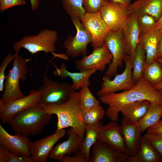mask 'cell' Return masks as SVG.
I'll return each mask as SVG.
<instances>
[{
	"mask_svg": "<svg viewBox=\"0 0 162 162\" xmlns=\"http://www.w3.org/2000/svg\"><path fill=\"white\" fill-rule=\"evenodd\" d=\"M122 28L126 44L127 55L132 56L140 42L141 33L137 23V16L130 14Z\"/></svg>",
	"mask_w": 162,
	"mask_h": 162,
	"instance_id": "20",
	"label": "cell"
},
{
	"mask_svg": "<svg viewBox=\"0 0 162 162\" xmlns=\"http://www.w3.org/2000/svg\"><path fill=\"white\" fill-rule=\"evenodd\" d=\"M146 132L147 133H162V120H160L154 125L148 128Z\"/></svg>",
	"mask_w": 162,
	"mask_h": 162,
	"instance_id": "40",
	"label": "cell"
},
{
	"mask_svg": "<svg viewBox=\"0 0 162 162\" xmlns=\"http://www.w3.org/2000/svg\"><path fill=\"white\" fill-rule=\"evenodd\" d=\"M150 104L146 100L137 101L125 106L120 112L123 118L136 122L145 115Z\"/></svg>",
	"mask_w": 162,
	"mask_h": 162,
	"instance_id": "26",
	"label": "cell"
},
{
	"mask_svg": "<svg viewBox=\"0 0 162 162\" xmlns=\"http://www.w3.org/2000/svg\"><path fill=\"white\" fill-rule=\"evenodd\" d=\"M31 142L28 136L19 133L9 134L0 124V143L16 154L30 157Z\"/></svg>",
	"mask_w": 162,
	"mask_h": 162,
	"instance_id": "16",
	"label": "cell"
},
{
	"mask_svg": "<svg viewBox=\"0 0 162 162\" xmlns=\"http://www.w3.org/2000/svg\"><path fill=\"white\" fill-rule=\"evenodd\" d=\"M40 96L39 90H32L27 96L5 103L0 100V119L2 123H8L18 113L38 105Z\"/></svg>",
	"mask_w": 162,
	"mask_h": 162,
	"instance_id": "10",
	"label": "cell"
},
{
	"mask_svg": "<svg viewBox=\"0 0 162 162\" xmlns=\"http://www.w3.org/2000/svg\"><path fill=\"white\" fill-rule=\"evenodd\" d=\"M161 162V156L146 138L141 136L138 152L134 156H129L127 162Z\"/></svg>",
	"mask_w": 162,
	"mask_h": 162,
	"instance_id": "23",
	"label": "cell"
},
{
	"mask_svg": "<svg viewBox=\"0 0 162 162\" xmlns=\"http://www.w3.org/2000/svg\"><path fill=\"white\" fill-rule=\"evenodd\" d=\"M52 115L38 105L18 113L8 123L16 133L28 136L35 135L48 124Z\"/></svg>",
	"mask_w": 162,
	"mask_h": 162,
	"instance_id": "3",
	"label": "cell"
},
{
	"mask_svg": "<svg viewBox=\"0 0 162 162\" xmlns=\"http://www.w3.org/2000/svg\"><path fill=\"white\" fill-rule=\"evenodd\" d=\"M42 107L46 112L57 116V130L70 127L80 138L84 139L85 125L82 117L79 91H75L69 99L62 104H51Z\"/></svg>",
	"mask_w": 162,
	"mask_h": 162,
	"instance_id": "2",
	"label": "cell"
},
{
	"mask_svg": "<svg viewBox=\"0 0 162 162\" xmlns=\"http://www.w3.org/2000/svg\"><path fill=\"white\" fill-rule=\"evenodd\" d=\"M0 162H33L30 157H22L0 145Z\"/></svg>",
	"mask_w": 162,
	"mask_h": 162,
	"instance_id": "34",
	"label": "cell"
},
{
	"mask_svg": "<svg viewBox=\"0 0 162 162\" xmlns=\"http://www.w3.org/2000/svg\"><path fill=\"white\" fill-rule=\"evenodd\" d=\"M154 87L158 90L162 88V82L159 84L154 86Z\"/></svg>",
	"mask_w": 162,
	"mask_h": 162,
	"instance_id": "45",
	"label": "cell"
},
{
	"mask_svg": "<svg viewBox=\"0 0 162 162\" xmlns=\"http://www.w3.org/2000/svg\"><path fill=\"white\" fill-rule=\"evenodd\" d=\"M136 16L141 33H148L158 28L157 21L153 16L147 14H143Z\"/></svg>",
	"mask_w": 162,
	"mask_h": 162,
	"instance_id": "33",
	"label": "cell"
},
{
	"mask_svg": "<svg viewBox=\"0 0 162 162\" xmlns=\"http://www.w3.org/2000/svg\"><path fill=\"white\" fill-rule=\"evenodd\" d=\"M58 39V34L56 31L45 28L40 31L37 34L23 37L15 42L12 47L15 52H19L21 49L23 48L32 54L40 52H50L54 58L67 61L68 58L66 54L55 52Z\"/></svg>",
	"mask_w": 162,
	"mask_h": 162,
	"instance_id": "4",
	"label": "cell"
},
{
	"mask_svg": "<svg viewBox=\"0 0 162 162\" xmlns=\"http://www.w3.org/2000/svg\"><path fill=\"white\" fill-rule=\"evenodd\" d=\"M157 60L162 65V59H157Z\"/></svg>",
	"mask_w": 162,
	"mask_h": 162,
	"instance_id": "46",
	"label": "cell"
},
{
	"mask_svg": "<svg viewBox=\"0 0 162 162\" xmlns=\"http://www.w3.org/2000/svg\"><path fill=\"white\" fill-rule=\"evenodd\" d=\"M76 30L75 36H68L64 41L66 49V55L72 58L82 56L86 55L88 45L91 43V35L82 24L80 19L76 17L70 18Z\"/></svg>",
	"mask_w": 162,
	"mask_h": 162,
	"instance_id": "9",
	"label": "cell"
},
{
	"mask_svg": "<svg viewBox=\"0 0 162 162\" xmlns=\"http://www.w3.org/2000/svg\"><path fill=\"white\" fill-rule=\"evenodd\" d=\"M102 123L99 122L93 125H85V136L80 146V152L89 162L90 157L91 148L97 141Z\"/></svg>",
	"mask_w": 162,
	"mask_h": 162,
	"instance_id": "25",
	"label": "cell"
},
{
	"mask_svg": "<svg viewBox=\"0 0 162 162\" xmlns=\"http://www.w3.org/2000/svg\"><path fill=\"white\" fill-rule=\"evenodd\" d=\"M157 59H162V32L160 35L157 47Z\"/></svg>",
	"mask_w": 162,
	"mask_h": 162,
	"instance_id": "41",
	"label": "cell"
},
{
	"mask_svg": "<svg viewBox=\"0 0 162 162\" xmlns=\"http://www.w3.org/2000/svg\"><path fill=\"white\" fill-rule=\"evenodd\" d=\"M92 148L89 162H127L130 156L114 150L105 143L97 141Z\"/></svg>",
	"mask_w": 162,
	"mask_h": 162,
	"instance_id": "19",
	"label": "cell"
},
{
	"mask_svg": "<svg viewBox=\"0 0 162 162\" xmlns=\"http://www.w3.org/2000/svg\"><path fill=\"white\" fill-rule=\"evenodd\" d=\"M67 135V140L54 147L49 155V159L60 161L64 156L80 152V148L83 140L80 138L71 128L68 130Z\"/></svg>",
	"mask_w": 162,
	"mask_h": 162,
	"instance_id": "17",
	"label": "cell"
},
{
	"mask_svg": "<svg viewBox=\"0 0 162 162\" xmlns=\"http://www.w3.org/2000/svg\"><path fill=\"white\" fill-rule=\"evenodd\" d=\"M132 58L133 71L132 76L136 82L143 77V71L146 64L145 50L140 41Z\"/></svg>",
	"mask_w": 162,
	"mask_h": 162,
	"instance_id": "27",
	"label": "cell"
},
{
	"mask_svg": "<svg viewBox=\"0 0 162 162\" xmlns=\"http://www.w3.org/2000/svg\"><path fill=\"white\" fill-rule=\"evenodd\" d=\"M80 20L91 35L92 40L91 43L93 49L102 47L104 44V38L109 31L100 11L86 13Z\"/></svg>",
	"mask_w": 162,
	"mask_h": 162,
	"instance_id": "11",
	"label": "cell"
},
{
	"mask_svg": "<svg viewBox=\"0 0 162 162\" xmlns=\"http://www.w3.org/2000/svg\"><path fill=\"white\" fill-rule=\"evenodd\" d=\"M26 4L25 0H0V10L3 12L12 7Z\"/></svg>",
	"mask_w": 162,
	"mask_h": 162,
	"instance_id": "38",
	"label": "cell"
},
{
	"mask_svg": "<svg viewBox=\"0 0 162 162\" xmlns=\"http://www.w3.org/2000/svg\"><path fill=\"white\" fill-rule=\"evenodd\" d=\"M100 12L109 31L122 28L131 14L128 8L110 2L102 8Z\"/></svg>",
	"mask_w": 162,
	"mask_h": 162,
	"instance_id": "15",
	"label": "cell"
},
{
	"mask_svg": "<svg viewBox=\"0 0 162 162\" xmlns=\"http://www.w3.org/2000/svg\"><path fill=\"white\" fill-rule=\"evenodd\" d=\"M65 134L64 129L56 130L53 134L31 142L30 151L33 162H45L55 145Z\"/></svg>",
	"mask_w": 162,
	"mask_h": 162,
	"instance_id": "13",
	"label": "cell"
},
{
	"mask_svg": "<svg viewBox=\"0 0 162 162\" xmlns=\"http://www.w3.org/2000/svg\"><path fill=\"white\" fill-rule=\"evenodd\" d=\"M124 61L125 64L124 70L121 74H116L112 80L104 75L101 88L97 93L98 96L100 97L118 91L127 90L135 86L136 82L132 76L133 66L131 56L127 55Z\"/></svg>",
	"mask_w": 162,
	"mask_h": 162,
	"instance_id": "8",
	"label": "cell"
},
{
	"mask_svg": "<svg viewBox=\"0 0 162 162\" xmlns=\"http://www.w3.org/2000/svg\"></svg>",
	"mask_w": 162,
	"mask_h": 162,
	"instance_id": "48",
	"label": "cell"
},
{
	"mask_svg": "<svg viewBox=\"0 0 162 162\" xmlns=\"http://www.w3.org/2000/svg\"><path fill=\"white\" fill-rule=\"evenodd\" d=\"M39 88L40 96L38 105L41 107L62 104L70 98L75 89L72 84L60 82L49 79L44 74Z\"/></svg>",
	"mask_w": 162,
	"mask_h": 162,
	"instance_id": "6",
	"label": "cell"
},
{
	"mask_svg": "<svg viewBox=\"0 0 162 162\" xmlns=\"http://www.w3.org/2000/svg\"><path fill=\"white\" fill-rule=\"evenodd\" d=\"M112 58V55L104 43L102 47L93 49L89 55L82 56L77 61L75 67L80 71L93 69L103 71L106 66L111 63Z\"/></svg>",
	"mask_w": 162,
	"mask_h": 162,
	"instance_id": "12",
	"label": "cell"
},
{
	"mask_svg": "<svg viewBox=\"0 0 162 162\" xmlns=\"http://www.w3.org/2000/svg\"><path fill=\"white\" fill-rule=\"evenodd\" d=\"M99 100L109 106L106 112V116L117 122L119 113L125 106L144 100L148 101L152 105L162 104V94L142 77L132 88L121 93L100 96Z\"/></svg>",
	"mask_w": 162,
	"mask_h": 162,
	"instance_id": "1",
	"label": "cell"
},
{
	"mask_svg": "<svg viewBox=\"0 0 162 162\" xmlns=\"http://www.w3.org/2000/svg\"><path fill=\"white\" fill-rule=\"evenodd\" d=\"M97 141L106 143L117 152L129 155L117 122L111 120L107 124L102 125Z\"/></svg>",
	"mask_w": 162,
	"mask_h": 162,
	"instance_id": "14",
	"label": "cell"
},
{
	"mask_svg": "<svg viewBox=\"0 0 162 162\" xmlns=\"http://www.w3.org/2000/svg\"><path fill=\"white\" fill-rule=\"evenodd\" d=\"M143 136L150 142L156 151L162 157V133H147Z\"/></svg>",
	"mask_w": 162,
	"mask_h": 162,
	"instance_id": "37",
	"label": "cell"
},
{
	"mask_svg": "<svg viewBox=\"0 0 162 162\" xmlns=\"http://www.w3.org/2000/svg\"><path fill=\"white\" fill-rule=\"evenodd\" d=\"M27 59L18 54L13 60L11 69L5 76L4 88L0 100L5 103L24 96L20 86L19 81H25L28 73Z\"/></svg>",
	"mask_w": 162,
	"mask_h": 162,
	"instance_id": "5",
	"label": "cell"
},
{
	"mask_svg": "<svg viewBox=\"0 0 162 162\" xmlns=\"http://www.w3.org/2000/svg\"><path fill=\"white\" fill-rule=\"evenodd\" d=\"M103 107L100 105L92 108L82 111V117L85 125H93L102 119L105 114Z\"/></svg>",
	"mask_w": 162,
	"mask_h": 162,
	"instance_id": "31",
	"label": "cell"
},
{
	"mask_svg": "<svg viewBox=\"0 0 162 162\" xmlns=\"http://www.w3.org/2000/svg\"><path fill=\"white\" fill-rule=\"evenodd\" d=\"M125 145L130 156H134L140 147L141 131L137 122L123 118L120 126Z\"/></svg>",
	"mask_w": 162,
	"mask_h": 162,
	"instance_id": "18",
	"label": "cell"
},
{
	"mask_svg": "<svg viewBox=\"0 0 162 162\" xmlns=\"http://www.w3.org/2000/svg\"><path fill=\"white\" fill-rule=\"evenodd\" d=\"M159 91L162 94V88H161V89H160L159 90ZM161 117H162V115H161Z\"/></svg>",
	"mask_w": 162,
	"mask_h": 162,
	"instance_id": "47",
	"label": "cell"
},
{
	"mask_svg": "<svg viewBox=\"0 0 162 162\" xmlns=\"http://www.w3.org/2000/svg\"><path fill=\"white\" fill-rule=\"evenodd\" d=\"M83 6L86 13L100 12L109 2L108 0H82Z\"/></svg>",
	"mask_w": 162,
	"mask_h": 162,
	"instance_id": "35",
	"label": "cell"
},
{
	"mask_svg": "<svg viewBox=\"0 0 162 162\" xmlns=\"http://www.w3.org/2000/svg\"><path fill=\"white\" fill-rule=\"evenodd\" d=\"M143 77L154 87L162 82V65L157 59L146 64Z\"/></svg>",
	"mask_w": 162,
	"mask_h": 162,
	"instance_id": "29",
	"label": "cell"
},
{
	"mask_svg": "<svg viewBox=\"0 0 162 162\" xmlns=\"http://www.w3.org/2000/svg\"><path fill=\"white\" fill-rule=\"evenodd\" d=\"M88 86L85 85L79 91L80 95V104L82 110H87L100 105L90 91Z\"/></svg>",
	"mask_w": 162,
	"mask_h": 162,
	"instance_id": "32",
	"label": "cell"
},
{
	"mask_svg": "<svg viewBox=\"0 0 162 162\" xmlns=\"http://www.w3.org/2000/svg\"><path fill=\"white\" fill-rule=\"evenodd\" d=\"M109 2L117 3L127 8L131 4V0H108Z\"/></svg>",
	"mask_w": 162,
	"mask_h": 162,
	"instance_id": "42",
	"label": "cell"
},
{
	"mask_svg": "<svg viewBox=\"0 0 162 162\" xmlns=\"http://www.w3.org/2000/svg\"><path fill=\"white\" fill-rule=\"evenodd\" d=\"M61 162H87L82 154L79 152L73 154L72 156L66 155L61 160Z\"/></svg>",
	"mask_w": 162,
	"mask_h": 162,
	"instance_id": "39",
	"label": "cell"
},
{
	"mask_svg": "<svg viewBox=\"0 0 162 162\" xmlns=\"http://www.w3.org/2000/svg\"><path fill=\"white\" fill-rule=\"evenodd\" d=\"M128 9L131 14L137 16L147 14L153 16L158 21L162 12V0H136Z\"/></svg>",
	"mask_w": 162,
	"mask_h": 162,
	"instance_id": "21",
	"label": "cell"
},
{
	"mask_svg": "<svg viewBox=\"0 0 162 162\" xmlns=\"http://www.w3.org/2000/svg\"><path fill=\"white\" fill-rule=\"evenodd\" d=\"M161 32L158 28L146 33H141L140 41L145 50L146 62L149 64L157 59L158 42Z\"/></svg>",
	"mask_w": 162,
	"mask_h": 162,
	"instance_id": "24",
	"label": "cell"
},
{
	"mask_svg": "<svg viewBox=\"0 0 162 162\" xmlns=\"http://www.w3.org/2000/svg\"><path fill=\"white\" fill-rule=\"evenodd\" d=\"M104 43L112 56V59L104 75L111 79L117 74L118 68L123 65L127 55L126 44L122 28L109 31L104 38Z\"/></svg>",
	"mask_w": 162,
	"mask_h": 162,
	"instance_id": "7",
	"label": "cell"
},
{
	"mask_svg": "<svg viewBox=\"0 0 162 162\" xmlns=\"http://www.w3.org/2000/svg\"><path fill=\"white\" fill-rule=\"evenodd\" d=\"M54 65L56 69L53 72L54 75L62 79L68 77H70L72 80V84L75 90L80 89L86 85L89 86L90 84L89 78L98 70L96 69H93L79 72H74L68 71L64 63L61 64L59 68Z\"/></svg>",
	"mask_w": 162,
	"mask_h": 162,
	"instance_id": "22",
	"label": "cell"
},
{
	"mask_svg": "<svg viewBox=\"0 0 162 162\" xmlns=\"http://www.w3.org/2000/svg\"><path fill=\"white\" fill-rule=\"evenodd\" d=\"M32 11H36L38 8L40 0H30Z\"/></svg>",
	"mask_w": 162,
	"mask_h": 162,
	"instance_id": "43",
	"label": "cell"
},
{
	"mask_svg": "<svg viewBox=\"0 0 162 162\" xmlns=\"http://www.w3.org/2000/svg\"><path fill=\"white\" fill-rule=\"evenodd\" d=\"M19 52H15L13 54L10 52L3 60L0 66V91L2 92L4 88V81L6 75L5 70L8 65L13 60Z\"/></svg>",
	"mask_w": 162,
	"mask_h": 162,
	"instance_id": "36",
	"label": "cell"
},
{
	"mask_svg": "<svg viewBox=\"0 0 162 162\" xmlns=\"http://www.w3.org/2000/svg\"><path fill=\"white\" fill-rule=\"evenodd\" d=\"M162 104H150L145 115L136 122L140 128L141 133L160 121L162 118Z\"/></svg>",
	"mask_w": 162,
	"mask_h": 162,
	"instance_id": "28",
	"label": "cell"
},
{
	"mask_svg": "<svg viewBox=\"0 0 162 162\" xmlns=\"http://www.w3.org/2000/svg\"><path fill=\"white\" fill-rule=\"evenodd\" d=\"M158 28L162 32V12L161 16L157 21Z\"/></svg>",
	"mask_w": 162,
	"mask_h": 162,
	"instance_id": "44",
	"label": "cell"
},
{
	"mask_svg": "<svg viewBox=\"0 0 162 162\" xmlns=\"http://www.w3.org/2000/svg\"><path fill=\"white\" fill-rule=\"evenodd\" d=\"M64 9L70 18L81 19L86 13L83 6L82 0H60Z\"/></svg>",
	"mask_w": 162,
	"mask_h": 162,
	"instance_id": "30",
	"label": "cell"
}]
</instances>
